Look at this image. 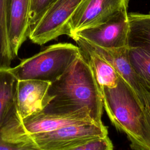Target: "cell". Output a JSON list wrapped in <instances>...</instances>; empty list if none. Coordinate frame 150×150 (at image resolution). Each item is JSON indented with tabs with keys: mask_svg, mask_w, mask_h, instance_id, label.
I'll return each instance as SVG.
<instances>
[{
	"mask_svg": "<svg viewBox=\"0 0 150 150\" xmlns=\"http://www.w3.org/2000/svg\"><path fill=\"white\" fill-rule=\"evenodd\" d=\"M30 135L40 150H66L93 139L105 137L108 135V129L104 124L86 123Z\"/></svg>",
	"mask_w": 150,
	"mask_h": 150,
	"instance_id": "4",
	"label": "cell"
},
{
	"mask_svg": "<svg viewBox=\"0 0 150 150\" xmlns=\"http://www.w3.org/2000/svg\"><path fill=\"white\" fill-rule=\"evenodd\" d=\"M18 80L8 71L0 69V131L16 115Z\"/></svg>",
	"mask_w": 150,
	"mask_h": 150,
	"instance_id": "14",
	"label": "cell"
},
{
	"mask_svg": "<svg viewBox=\"0 0 150 150\" xmlns=\"http://www.w3.org/2000/svg\"><path fill=\"white\" fill-rule=\"evenodd\" d=\"M101 95L103 108L112 124L127 135L131 148L137 150L142 139L144 107L121 77L116 87H104Z\"/></svg>",
	"mask_w": 150,
	"mask_h": 150,
	"instance_id": "2",
	"label": "cell"
},
{
	"mask_svg": "<svg viewBox=\"0 0 150 150\" xmlns=\"http://www.w3.org/2000/svg\"><path fill=\"white\" fill-rule=\"evenodd\" d=\"M129 47L150 49V12L128 13Z\"/></svg>",
	"mask_w": 150,
	"mask_h": 150,
	"instance_id": "15",
	"label": "cell"
},
{
	"mask_svg": "<svg viewBox=\"0 0 150 150\" xmlns=\"http://www.w3.org/2000/svg\"><path fill=\"white\" fill-rule=\"evenodd\" d=\"M8 0H0V69H8L12 61L9 50L7 37Z\"/></svg>",
	"mask_w": 150,
	"mask_h": 150,
	"instance_id": "17",
	"label": "cell"
},
{
	"mask_svg": "<svg viewBox=\"0 0 150 150\" xmlns=\"http://www.w3.org/2000/svg\"><path fill=\"white\" fill-rule=\"evenodd\" d=\"M56 1L30 0L29 13V32L33 30L43 15Z\"/></svg>",
	"mask_w": 150,
	"mask_h": 150,
	"instance_id": "18",
	"label": "cell"
},
{
	"mask_svg": "<svg viewBox=\"0 0 150 150\" xmlns=\"http://www.w3.org/2000/svg\"><path fill=\"white\" fill-rule=\"evenodd\" d=\"M129 30L127 9H124L105 22L80 30L70 37H79L102 48L129 47Z\"/></svg>",
	"mask_w": 150,
	"mask_h": 150,
	"instance_id": "6",
	"label": "cell"
},
{
	"mask_svg": "<svg viewBox=\"0 0 150 150\" xmlns=\"http://www.w3.org/2000/svg\"><path fill=\"white\" fill-rule=\"evenodd\" d=\"M137 150H150V98L144 107L142 139Z\"/></svg>",
	"mask_w": 150,
	"mask_h": 150,
	"instance_id": "20",
	"label": "cell"
},
{
	"mask_svg": "<svg viewBox=\"0 0 150 150\" xmlns=\"http://www.w3.org/2000/svg\"><path fill=\"white\" fill-rule=\"evenodd\" d=\"M46 98L44 113L66 114L88 109L93 121L103 125L101 92L81 53L60 78L50 83Z\"/></svg>",
	"mask_w": 150,
	"mask_h": 150,
	"instance_id": "1",
	"label": "cell"
},
{
	"mask_svg": "<svg viewBox=\"0 0 150 150\" xmlns=\"http://www.w3.org/2000/svg\"><path fill=\"white\" fill-rule=\"evenodd\" d=\"M129 0H83L70 19L68 36L105 22L124 9Z\"/></svg>",
	"mask_w": 150,
	"mask_h": 150,
	"instance_id": "7",
	"label": "cell"
},
{
	"mask_svg": "<svg viewBox=\"0 0 150 150\" xmlns=\"http://www.w3.org/2000/svg\"><path fill=\"white\" fill-rule=\"evenodd\" d=\"M128 57L135 71L150 93V49L128 47Z\"/></svg>",
	"mask_w": 150,
	"mask_h": 150,
	"instance_id": "16",
	"label": "cell"
},
{
	"mask_svg": "<svg viewBox=\"0 0 150 150\" xmlns=\"http://www.w3.org/2000/svg\"><path fill=\"white\" fill-rule=\"evenodd\" d=\"M30 0H8L7 37L11 57L13 60L22 45L28 38Z\"/></svg>",
	"mask_w": 150,
	"mask_h": 150,
	"instance_id": "9",
	"label": "cell"
},
{
	"mask_svg": "<svg viewBox=\"0 0 150 150\" xmlns=\"http://www.w3.org/2000/svg\"><path fill=\"white\" fill-rule=\"evenodd\" d=\"M86 42L94 52L112 66L120 77L129 86L144 107L150 98V93L145 87L130 63L128 47L105 49Z\"/></svg>",
	"mask_w": 150,
	"mask_h": 150,
	"instance_id": "8",
	"label": "cell"
},
{
	"mask_svg": "<svg viewBox=\"0 0 150 150\" xmlns=\"http://www.w3.org/2000/svg\"><path fill=\"white\" fill-rule=\"evenodd\" d=\"M0 150H40L28 133L18 114L0 131Z\"/></svg>",
	"mask_w": 150,
	"mask_h": 150,
	"instance_id": "13",
	"label": "cell"
},
{
	"mask_svg": "<svg viewBox=\"0 0 150 150\" xmlns=\"http://www.w3.org/2000/svg\"><path fill=\"white\" fill-rule=\"evenodd\" d=\"M50 82L38 80H18L16 107L21 120L41 112L47 105L46 96Z\"/></svg>",
	"mask_w": 150,
	"mask_h": 150,
	"instance_id": "10",
	"label": "cell"
},
{
	"mask_svg": "<svg viewBox=\"0 0 150 150\" xmlns=\"http://www.w3.org/2000/svg\"><path fill=\"white\" fill-rule=\"evenodd\" d=\"M72 38L80 48L81 53L88 63L101 92L104 87L113 88L117 86L120 76L112 66L94 52L83 39L73 36Z\"/></svg>",
	"mask_w": 150,
	"mask_h": 150,
	"instance_id": "12",
	"label": "cell"
},
{
	"mask_svg": "<svg viewBox=\"0 0 150 150\" xmlns=\"http://www.w3.org/2000/svg\"><path fill=\"white\" fill-rule=\"evenodd\" d=\"M66 150H113V145L108 135L93 139Z\"/></svg>",
	"mask_w": 150,
	"mask_h": 150,
	"instance_id": "19",
	"label": "cell"
},
{
	"mask_svg": "<svg viewBox=\"0 0 150 150\" xmlns=\"http://www.w3.org/2000/svg\"><path fill=\"white\" fill-rule=\"evenodd\" d=\"M22 122L26 131L30 134L49 132L71 125L96 123L88 109L66 114H46L41 111L22 120Z\"/></svg>",
	"mask_w": 150,
	"mask_h": 150,
	"instance_id": "11",
	"label": "cell"
},
{
	"mask_svg": "<svg viewBox=\"0 0 150 150\" xmlns=\"http://www.w3.org/2000/svg\"><path fill=\"white\" fill-rule=\"evenodd\" d=\"M81 54L80 48L69 43H59L23 59L8 71L18 80H38L53 83L61 77Z\"/></svg>",
	"mask_w": 150,
	"mask_h": 150,
	"instance_id": "3",
	"label": "cell"
},
{
	"mask_svg": "<svg viewBox=\"0 0 150 150\" xmlns=\"http://www.w3.org/2000/svg\"><path fill=\"white\" fill-rule=\"evenodd\" d=\"M83 1L57 0L29 32L28 38L42 46L60 36H68L69 21Z\"/></svg>",
	"mask_w": 150,
	"mask_h": 150,
	"instance_id": "5",
	"label": "cell"
}]
</instances>
